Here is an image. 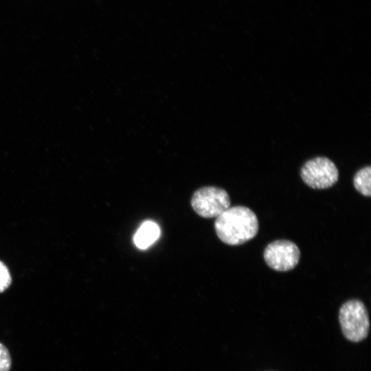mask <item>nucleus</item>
<instances>
[{
	"label": "nucleus",
	"instance_id": "obj_2",
	"mask_svg": "<svg viewBox=\"0 0 371 371\" xmlns=\"http://www.w3.org/2000/svg\"><path fill=\"white\" fill-rule=\"evenodd\" d=\"M339 321L344 336L350 341H361L369 333L368 313L364 304L359 300H350L341 305Z\"/></svg>",
	"mask_w": 371,
	"mask_h": 371
},
{
	"label": "nucleus",
	"instance_id": "obj_1",
	"mask_svg": "<svg viewBox=\"0 0 371 371\" xmlns=\"http://www.w3.org/2000/svg\"><path fill=\"white\" fill-rule=\"evenodd\" d=\"M256 214L243 205L229 207L216 217L214 229L217 236L225 244L238 245L254 238L258 232Z\"/></svg>",
	"mask_w": 371,
	"mask_h": 371
},
{
	"label": "nucleus",
	"instance_id": "obj_3",
	"mask_svg": "<svg viewBox=\"0 0 371 371\" xmlns=\"http://www.w3.org/2000/svg\"><path fill=\"white\" fill-rule=\"evenodd\" d=\"M191 205L200 216L218 217L230 206L228 193L223 188L207 186L195 191L191 198Z\"/></svg>",
	"mask_w": 371,
	"mask_h": 371
},
{
	"label": "nucleus",
	"instance_id": "obj_6",
	"mask_svg": "<svg viewBox=\"0 0 371 371\" xmlns=\"http://www.w3.org/2000/svg\"><path fill=\"white\" fill-rule=\"evenodd\" d=\"M160 235V229L157 223L147 221L144 222L136 232L133 240L137 247L147 249L155 243Z\"/></svg>",
	"mask_w": 371,
	"mask_h": 371
},
{
	"label": "nucleus",
	"instance_id": "obj_8",
	"mask_svg": "<svg viewBox=\"0 0 371 371\" xmlns=\"http://www.w3.org/2000/svg\"><path fill=\"white\" fill-rule=\"evenodd\" d=\"M11 358L7 348L0 343V371H10Z\"/></svg>",
	"mask_w": 371,
	"mask_h": 371
},
{
	"label": "nucleus",
	"instance_id": "obj_7",
	"mask_svg": "<svg viewBox=\"0 0 371 371\" xmlns=\"http://www.w3.org/2000/svg\"><path fill=\"white\" fill-rule=\"evenodd\" d=\"M355 188L362 195H371V167L366 166L358 170L353 178Z\"/></svg>",
	"mask_w": 371,
	"mask_h": 371
},
{
	"label": "nucleus",
	"instance_id": "obj_9",
	"mask_svg": "<svg viewBox=\"0 0 371 371\" xmlns=\"http://www.w3.org/2000/svg\"><path fill=\"white\" fill-rule=\"evenodd\" d=\"M11 283V276L7 267L0 261V292L5 291Z\"/></svg>",
	"mask_w": 371,
	"mask_h": 371
},
{
	"label": "nucleus",
	"instance_id": "obj_4",
	"mask_svg": "<svg viewBox=\"0 0 371 371\" xmlns=\"http://www.w3.org/2000/svg\"><path fill=\"white\" fill-rule=\"evenodd\" d=\"M303 181L313 189H326L333 186L339 179V171L330 159L317 157L304 163L300 170Z\"/></svg>",
	"mask_w": 371,
	"mask_h": 371
},
{
	"label": "nucleus",
	"instance_id": "obj_5",
	"mask_svg": "<svg viewBox=\"0 0 371 371\" xmlns=\"http://www.w3.org/2000/svg\"><path fill=\"white\" fill-rule=\"evenodd\" d=\"M266 264L277 271H287L298 264L300 251L292 241L276 240L265 247L263 253Z\"/></svg>",
	"mask_w": 371,
	"mask_h": 371
}]
</instances>
